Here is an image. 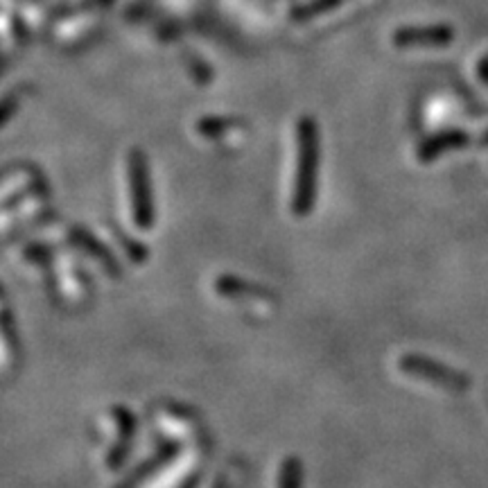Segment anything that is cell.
I'll list each match as a JSON object with an SVG mask.
<instances>
[{
	"instance_id": "6da1fadb",
	"label": "cell",
	"mask_w": 488,
	"mask_h": 488,
	"mask_svg": "<svg viewBox=\"0 0 488 488\" xmlns=\"http://www.w3.org/2000/svg\"><path fill=\"white\" fill-rule=\"evenodd\" d=\"M298 479H301V469L294 459L285 461L281 473V488H298Z\"/></svg>"
}]
</instances>
